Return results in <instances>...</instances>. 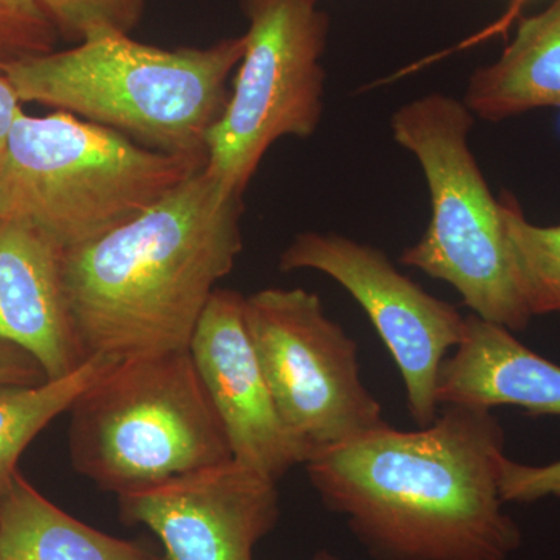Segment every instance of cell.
Listing matches in <instances>:
<instances>
[{"label": "cell", "instance_id": "obj_3", "mask_svg": "<svg viewBox=\"0 0 560 560\" xmlns=\"http://www.w3.org/2000/svg\"><path fill=\"white\" fill-rule=\"evenodd\" d=\"M245 47V35L164 49L102 31L2 73L22 103L72 114L147 149L208 160L206 142L230 101L228 79Z\"/></svg>", "mask_w": 560, "mask_h": 560}, {"label": "cell", "instance_id": "obj_6", "mask_svg": "<svg viewBox=\"0 0 560 560\" xmlns=\"http://www.w3.org/2000/svg\"><path fill=\"white\" fill-rule=\"evenodd\" d=\"M474 114L466 103L430 94L401 106L390 120L399 145L418 158L431 200L425 234L400 264L444 280L475 315L511 331L528 327L510 245L493 197L469 147Z\"/></svg>", "mask_w": 560, "mask_h": 560}, {"label": "cell", "instance_id": "obj_21", "mask_svg": "<svg viewBox=\"0 0 560 560\" xmlns=\"http://www.w3.org/2000/svg\"><path fill=\"white\" fill-rule=\"evenodd\" d=\"M47 381L46 372L31 353L0 340V385L35 386Z\"/></svg>", "mask_w": 560, "mask_h": 560}, {"label": "cell", "instance_id": "obj_22", "mask_svg": "<svg viewBox=\"0 0 560 560\" xmlns=\"http://www.w3.org/2000/svg\"><path fill=\"white\" fill-rule=\"evenodd\" d=\"M24 113L21 98L11 86L10 80L0 73V160L5 151L7 140L13 128L14 121Z\"/></svg>", "mask_w": 560, "mask_h": 560}, {"label": "cell", "instance_id": "obj_16", "mask_svg": "<svg viewBox=\"0 0 560 560\" xmlns=\"http://www.w3.org/2000/svg\"><path fill=\"white\" fill-rule=\"evenodd\" d=\"M116 360L91 357L68 377L43 385H0V501L18 474V460L47 425L69 411L81 393Z\"/></svg>", "mask_w": 560, "mask_h": 560}, {"label": "cell", "instance_id": "obj_13", "mask_svg": "<svg viewBox=\"0 0 560 560\" xmlns=\"http://www.w3.org/2000/svg\"><path fill=\"white\" fill-rule=\"evenodd\" d=\"M440 405L523 408L533 416L560 418V366L480 316H466V331L438 374Z\"/></svg>", "mask_w": 560, "mask_h": 560}, {"label": "cell", "instance_id": "obj_18", "mask_svg": "<svg viewBox=\"0 0 560 560\" xmlns=\"http://www.w3.org/2000/svg\"><path fill=\"white\" fill-rule=\"evenodd\" d=\"M61 39L83 43L92 33L130 35L145 10V0H36Z\"/></svg>", "mask_w": 560, "mask_h": 560}, {"label": "cell", "instance_id": "obj_20", "mask_svg": "<svg viewBox=\"0 0 560 560\" xmlns=\"http://www.w3.org/2000/svg\"><path fill=\"white\" fill-rule=\"evenodd\" d=\"M500 495L503 503L560 500V459L547 466H528L506 456L501 464Z\"/></svg>", "mask_w": 560, "mask_h": 560}, {"label": "cell", "instance_id": "obj_7", "mask_svg": "<svg viewBox=\"0 0 560 560\" xmlns=\"http://www.w3.org/2000/svg\"><path fill=\"white\" fill-rule=\"evenodd\" d=\"M319 0H241L245 54L223 116L206 142L205 171L243 195L272 143L315 135L324 110L330 21Z\"/></svg>", "mask_w": 560, "mask_h": 560}, {"label": "cell", "instance_id": "obj_4", "mask_svg": "<svg viewBox=\"0 0 560 560\" xmlns=\"http://www.w3.org/2000/svg\"><path fill=\"white\" fill-rule=\"evenodd\" d=\"M206 164L62 110L22 113L0 160V217L31 221L62 249L77 248L136 219Z\"/></svg>", "mask_w": 560, "mask_h": 560}, {"label": "cell", "instance_id": "obj_8", "mask_svg": "<svg viewBox=\"0 0 560 560\" xmlns=\"http://www.w3.org/2000/svg\"><path fill=\"white\" fill-rule=\"evenodd\" d=\"M245 320L280 416L311 456L388 425L361 382L359 346L318 294L257 291L245 298Z\"/></svg>", "mask_w": 560, "mask_h": 560}, {"label": "cell", "instance_id": "obj_19", "mask_svg": "<svg viewBox=\"0 0 560 560\" xmlns=\"http://www.w3.org/2000/svg\"><path fill=\"white\" fill-rule=\"evenodd\" d=\"M57 28L36 0H0V73L57 50Z\"/></svg>", "mask_w": 560, "mask_h": 560}, {"label": "cell", "instance_id": "obj_17", "mask_svg": "<svg viewBox=\"0 0 560 560\" xmlns=\"http://www.w3.org/2000/svg\"><path fill=\"white\" fill-rule=\"evenodd\" d=\"M500 209L518 287L530 315L560 313V223H530L511 194L501 195Z\"/></svg>", "mask_w": 560, "mask_h": 560}, {"label": "cell", "instance_id": "obj_10", "mask_svg": "<svg viewBox=\"0 0 560 560\" xmlns=\"http://www.w3.org/2000/svg\"><path fill=\"white\" fill-rule=\"evenodd\" d=\"M120 521L142 525L165 560H254L278 525V482L234 459L117 495Z\"/></svg>", "mask_w": 560, "mask_h": 560}, {"label": "cell", "instance_id": "obj_1", "mask_svg": "<svg viewBox=\"0 0 560 560\" xmlns=\"http://www.w3.org/2000/svg\"><path fill=\"white\" fill-rule=\"evenodd\" d=\"M504 447L492 410L442 405L429 427L388 423L316 452L305 469L374 560H508L523 536L500 495Z\"/></svg>", "mask_w": 560, "mask_h": 560}, {"label": "cell", "instance_id": "obj_2", "mask_svg": "<svg viewBox=\"0 0 560 560\" xmlns=\"http://www.w3.org/2000/svg\"><path fill=\"white\" fill-rule=\"evenodd\" d=\"M205 168L136 219L66 250L70 315L88 359L189 349L243 249V195Z\"/></svg>", "mask_w": 560, "mask_h": 560}, {"label": "cell", "instance_id": "obj_11", "mask_svg": "<svg viewBox=\"0 0 560 560\" xmlns=\"http://www.w3.org/2000/svg\"><path fill=\"white\" fill-rule=\"evenodd\" d=\"M189 353L208 393L232 459L279 482L311 452L287 429L245 320V296L217 289L191 335Z\"/></svg>", "mask_w": 560, "mask_h": 560}, {"label": "cell", "instance_id": "obj_15", "mask_svg": "<svg viewBox=\"0 0 560 560\" xmlns=\"http://www.w3.org/2000/svg\"><path fill=\"white\" fill-rule=\"evenodd\" d=\"M0 560H165L138 540L92 528L18 471L0 501Z\"/></svg>", "mask_w": 560, "mask_h": 560}, {"label": "cell", "instance_id": "obj_14", "mask_svg": "<svg viewBox=\"0 0 560 560\" xmlns=\"http://www.w3.org/2000/svg\"><path fill=\"white\" fill-rule=\"evenodd\" d=\"M464 103L488 121L560 108V0L522 20L499 60L471 73Z\"/></svg>", "mask_w": 560, "mask_h": 560}, {"label": "cell", "instance_id": "obj_12", "mask_svg": "<svg viewBox=\"0 0 560 560\" xmlns=\"http://www.w3.org/2000/svg\"><path fill=\"white\" fill-rule=\"evenodd\" d=\"M65 253L31 221L0 217V340L31 353L49 381L90 360L70 315Z\"/></svg>", "mask_w": 560, "mask_h": 560}, {"label": "cell", "instance_id": "obj_5", "mask_svg": "<svg viewBox=\"0 0 560 560\" xmlns=\"http://www.w3.org/2000/svg\"><path fill=\"white\" fill-rule=\"evenodd\" d=\"M69 411L73 469L116 495L232 459L189 349L114 361Z\"/></svg>", "mask_w": 560, "mask_h": 560}, {"label": "cell", "instance_id": "obj_9", "mask_svg": "<svg viewBox=\"0 0 560 560\" xmlns=\"http://www.w3.org/2000/svg\"><path fill=\"white\" fill-rule=\"evenodd\" d=\"M279 268L319 271L349 291L396 361L412 420L431 425L441 411L438 374L463 341L466 316L401 275L383 250L342 235L302 232L280 254Z\"/></svg>", "mask_w": 560, "mask_h": 560}, {"label": "cell", "instance_id": "obj_23", "mask_svg": "<svg viewBox=\"0 0 560 560\" xmlns=\"http://www.w3.org/2000/svg\"><path fill=\"white\" fill-rule=\"evenodd\" d=\"M526 2H528V0H512L510 13L504 16V20L501 21V24L497 28L504 27V25L510 24V22L514 20L515 14L518 13V10H521Z\"/></svg>", "mask_w": 560, "mask_h": 560}, {"label": "cell", "instance_id": "obj_24", "mask_svg": "<svg viewBox=\"0 0 560 560\" xmlns=\"http://www.w3.org/2000/svg\"><path fill=\"white\" fill-rule=\"evenodd\" d=\"M311 560H342L329 551H318Z\"/></svg>", "mask_w": 560, "mask_h": 560}]
</instances>
